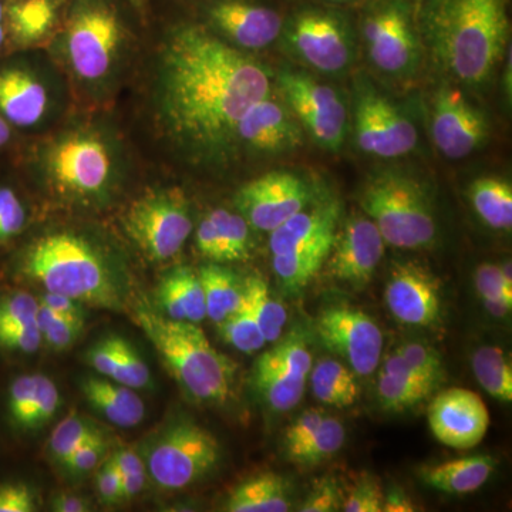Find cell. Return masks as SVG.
Instances as JSON below:
<instances>
[{
	"mask_svg": "<svg viewBox=\"0 0 512 512\" xmlns=\"http://www.w3.org/2000/svg\"><path fill=\"white\" fill-rule=\"evenodd\" d=\"M271 89L262 64L200 26L174 30L161 52V119L178 143L198 153L220 151L235 140L239 120Z\"/></svg>",
	"mask_w": 512,
	"mask_h": 512,
	"instance_id": "cell-1",
	"label": "cell"
},
{
	"mask_svg": "<svg viewBox=\"0 0 512 512\" xmlns=\"http://www.w3.org/2000/svg\"><path fill=\"white\" fill-rule=\"evenodd\" d=\"M507 0H433L426 37L437 64L464 86L484 87L507 53Z\"/></svg>",
	"mask_w": 512,
	"mask_h": 512,
	"instance_id": "cell-2",
	"label": "cell"
},
{
	"mask_svg": "<svg viewBox=\"0 0 512 512\" xmlns=\"http://www.w3.org/2000/svg\"><path fill=\"white\" fill-rule=\"evenodd\" d=\"M137 323L185 392L200 402H227L235 365L211 345L197 323L148 311L137 313Z\"/></svg>",
	"mask_w": 512,
	"mask_h": 512,
	"instance_id": "cell-3",
	"label": "cell"
},
{
	"mask_svg": "<svg viewBox=\"0 0 512 512\" xmlns=\"http://www.w3.org/2000/svg\"><path fill=\"white\" fill-rule=\"evenodd\" d=\"M26 271L47 292L101 308H119V292L96 249L69 232L46 235L30 248Z\"/></svg>",
	"mask_w": 512,
	"mask_h": 512,
	"instance_id": "cell-4",
	"label": "cell"
},
{
	"mask_svg": "<svg viewBox=\"0 0 512 512\" xmlns=\"http://www.w3.org/2000/svg\"><path fill=\"white\" fill-rule=\"evenodd\" d=\"M360 205L386 244L423 249L434 244L437 221L429 192L412 175L383 170L372 175L360 192Z\"/></svg>",
	"mask_w": 512,
	"mask_h": 512,
	"instance_id": "cell-5",
	"label": "cell"
},
{
	"mask_svg": "<svg viewBox=\"0 0 512 512\" xmlns=\"http://www.w3.org/2000/svg\"><path fill=\"white\" fill-rule=\"evenodd\" d=\"M339 221L336 201L305 208L269 232L275 275L288 291L305 288L325 265Z\"/></svg>",
	"mask_w": 512,
	"mask_h": 512,
	"instance_id": "cell-6",
	"label": "cell"
},
{
	"mask_svg": "<svg viewBox=\"0 0 512 512\" xmlns=\"http://www.w3.org/2000/svg\"><path fill=\"white\" fill-rule=\"evenodd\" d=\"M218 440L200 424L175 421L148 447L146 468L164 490H183L198 483L220 463Z\"/></svg>",
	"mask_w": 512,
	"mask_h": 512,
	"instance_id": "cell-7",
	"label": "cell"
},
{
	"mask_svg": "<svg viewBox=\"0 0 512 512\" xmlns=\"http://www.w3.org/2000/svg\"><path fill=\"white\" fill-rule=\"evenodd\" d=\"M128 237L151 261L174 258L190 237L192 221L184 194L178 190L151 192L128 208Z\"/></svg>",
	"mask_w": 512,
	"mask_h": 512,
	"instance_id": "cell-8",
	"label": "cell"
},
{
	"mask_svg": "<svg viewBox=\"0 0 512 512\" xmlns=\"http://www.w3.org/2000/svg\"><path fill=\"white\" fill-rule=\"evenodd\" d=\"M279 86L296 120L323 150L338 153L348 131V109L340 94L309 74L285 70Z\"/></svg>",
	"mask_w": 512,
	"mask_h": 512,
	"instance_id": "cell-9",
	"label": "cell"
},
{
	"mask_svg": "<svg viewBox=\"0 0 512 512\" xmlns=\"http://www.w3.org/2000/svg\"><path fill=\"white\" fill-rule=\"evenodd\" d=\"M355 140L369 156L397 158L412 153L419 141L412 120L370 84L357 90Z\"/></svg>",
	"mask_w": 512,
	"mask_h": 512,
	"instance_id": "cell-10",
	"label": "cell"
},
{
	"mask_svg": "<svg viewBox=\"0 0 512 512\" xmlns=\"http://www.w3.org/2000/svg\"><path fill=\"white\" fill-rule=\"evenodd\" d=\"M316 333L322 345L349 363L357 376H369L382 359L384 336L376 320L360 309L332 306L320 313Z\"/></svg>",
	"mask_w": 512,
	"mask_h": 512,
	"instance_id": "cell-11",
	"label": "cell"
},
{
	"mask_svg": "<svg viewBox=\"0 0 512 512\" xmlns=\"http://www.w3.org/2000/svg\"><path fill=\"white\" fill-rule=\"evenodd\" d=\"M308 183L291 171H271L245 184L235 197V205L249 225L272 232L293 215L311 205Z\"/></svg>",
	"mask_w": 512,
	"mask_h": 512,
	"instance_id": "cell-12",
	"label": "cell"
},
{
	"mask_svg": "<svg viewBox=\"0 0 512 512\" xmlns=\"http://www.w3.org/2000/svg\"><path fill=\"white\" fill-rule=\"evenodd\" d=\"M289 49L303 63L326 74H340L352 66L355 45L343 20L325 12H303L288 29Z\"/></svg>",
	"mask_w": 512,
	"mask_h": 512,
	"instance_id": "cell-13",
	"label": "cell"
},
{
	"mask_svg": "<svg viewBox=\"0 0 512 512\" xmlns=\"http://www.w3.org/2000/svg\"><path fill=\"white\" fill-rule=\"evenodd\" d=\"M363 42L370 62L379 72L407 77L419 67V37L409 13L400 6H387L367 16L363 22Z\"/></svg>",
	"mask_w": 512,
	"mask_h": 512,
	"instance_id": "cell-14",
	"label": "cell"
},
{
	"mask_svg": "<svg viewBox=\"0 0 512 512\" xmlns=\"http://www.w3.org/2000/svg\"><path fill=\"white\" fill-rule=\"evenodd\" d=\"M312 367L302 336H289L256 360V389L276 412H289L301 402Z\"/></svg>",
	"mask_w": 512,
	"mask_h": 512,
	"instance_id": "cell-15",
	"label": "cell"
},
{
	"mask_svg": "<svg viewBox=\"0 0 512 512\" xmlns=\"http://www.w3.org/2000/svg\"><path fill=\"white\" fill-rule=\"evenodd\" d=\"M120 39V22L113 10L104 5L84 6L67 32V52L74 72L86 80L106 76Z\"/></svg>",
	"mask_w": 512,
	"mask_h": 512,
	"instance_id": "cell-16",
	"label": "cell"
},
{
	"mask_svg": "<svg viewBox=\"0 0 512 512\" xmlns=\"http://www.w3.org/2000/svg\"><path fill=\"white\" fill-rule=\"evenodd\" d=\"M490 134L487 117L456 86L441 87L433 100L431 137L444 157L461 160L476 153Z\"/></svg>",
	"mask_w": 512,
	"mask_h": 512,
	"instance_id": "cell-17",
	"label": "cell"
},
{
	"mask_svg": "<svg viewBox=\"0 0 512 512\" xmlns=\"http://www.w3.org/2000/svg\"><path fill=\"white\" fill-rule=\"evenodd\" d=\"M386 242L367 215H352L336 229L328 255V272L336 281L362 288L372 281Z\"/></svg>",
	"mask_w": 512,
	"mask_h": 512,
	"instance_id": "cell-18",
	"label": "cell"
},
{
	"mask_svg": "<svg viewBox=\"0 0 512 512\" xmlns=\"http://www.w3.org/2000/svg\"><path fill=\"white\" fill-rule=\"evenodd\" d=\"M427 420L431 433L441 444L468 450L484 440L490 427V412L480 394L453 387L434 397Z\"/></svg>",
	"mask_w": 512,
	"mask_h": 512,
	"instance_id": "cell-19",
	"label": "cell"
},
{
	"mask_svg": "<svg viewBox=\"0 0 512 512\" xmlns=\"http://www.w3.org/2000/svg\"><path fill=\"white\" fill-rule=\"evenodd\" d=\"M387 308L397 322L426 328L441 311L440 281L419 262L394 264L384 292Z\"/></svg>",
	"mask_w": 512,
	"mask_h": 512,
	"instance_id": "cell-20",
	"label": "cell"
},
{
	"mask_svg": "<svg viewBox=\"0 0 512 512\" xmlns=\"http://www.w3.org/2000/svg\"><path fill=\"white\" fill-rule=\"evenodd\" d=\"M109 151L93 137L73 136L50 153V171L57 184L77 194L101 190L110 177Z\"/></svg>",
	"mask_w": 512,
	"mask_h": 512,
	"instance_id": "cell-21",
	"label": "cell"
},
{
	"mask_svg": "<svg viewBox=\"0 0 512 512\" xmlns=\"http://www.w3.org/2000/svg\"><path fill=\"white\" fill-rule=\"evenodd\" d=\"M235 140L258 153H292L303 144L299 121L285 109L284 104L265 97L254 104L239 120Z\"/></svg>",
	"mask_w": 512,
	"mask_h": 512,
	"instance_id": "cell-22",
	"label": "cell"
},
{
	"mask_svg": "<svg viewBox=\"0 0 512 512\" xmlns=\"http://www.w3.org/2000/svg\"><path fill=\"white\" fill-rule=\"evenodd\" d=\"M212 23L235 45L249 50L268 47L281 35L284 22L274 9L244 0H221L210 9Z\"/></svg>",
	"mask_w": 512,
	"mask_h": 512,
	"instance_id": "cell-23",
	"label": "cell"
},
{
	"mask_svg": "<svg viewBox=\"0 0 512 512\" xmlns=\"http://www.w3.org/2000/svg\"><path fill=\"white\" fill-rule=\"evenodd\" d=\"M249 245V224L241 214L220 208L207 215L198 227V251L211 261H241L249 255Z\"/></svg>",
	"mask_w": 512,
	"mask_h": 512,
	"instance_id": "cell-24",
	"label": "cell"
},
{
	"mask_svg": "<svg viewBox=\"0 0 512 512\" xmlns=\"http://www.w3.org/2000/svg\"><path fill=\"white\" fill-rule=\"evenodd\" d=\"M47 94L35 77L22 70L0 73V113L16 126H32L42 119Z\"/></svg>",
	"mask_w": 512,
	"mask_h": 512,
	"instance_id": "cell-25",
	"label": "cell"
},
{
	"mask_svg": "<svg viewBox=\"0 0 512 512\" xmlns=\"http://www.w3.org/2000/svg\"><path fill=\"white\" fill-rule=\"evenodd\" d=\"M494 468L493 457L470 456L423 467L420 477L424 484L440 493L464 495L483 487L493 474Z\"/></svg>",
	"mask_w": 512,
	"mask_h": 512,
	"instance_id": "cell-26",
	"label": "cell"
},
{
	"mask_svg": "<svg viewBox=\"0 0 512 512\" xmlns=\"http://www.w3.org/2000/svg\"><path fill=\"white\" fill-rule=\"evenodd\" d=\"M291 484L275 473L259 474L229 494L228 512H286L291 510Z\"/></svg>",
	"mask_w": 512,
	"mask_h": 512,
	"instance_id": "cell-27",
	"label": "cell"
},
{
	"mask_svg": "<svg viewBox=\"0 0 512 512\" xmlns=\"http://www.w3.org/2000/svg\"><path fill=\"white\" fill-rule=\"evenodd\" d=\"M158 298L168 318L192 323L207 318L201 281L191 269L180 268L165 276L158 288Z\"/></svg>",
	"mask_w": 512,
	"mask_h": 512,
	"instance_id": "cell-28",
	"label": "cell"
},
{
	"mask_svg": "<svg viewBox=\"0 0 512 512\" xmlns=\"http://www.w3.org/2000/svg\"><path fill=\"white\" fill-rule=\"evenodd\" d=\"M204 291L207 316L215 323H221L244 303L245 288L237 275L220 265H205L198 272Z\"/></svg>",
	"mask_w": 512,
	"mask_h": 512,
	"instance_id": "cell-29",
	"label": "cell"
},
{
	"mask_svg": "<svg viewBox=\"0 0 512 512\" xmlns=\"http://www.w3.org/2000/svg\"><path fill=\"white\" fill-rule=\"evenodd\" d=\"M313 396L320 403L336 409L353 406L359 397L360 389L356 373L348 366L333 359L320 360L309 373Z\"/></svg>",
	"mask_w": 512,
	"mask_h": 512,
	"instance_id": "cell-30",
	"label": "cell"
},
{
	"mask_svg": "<svg viewBox=\"0 0 512 512\" xmlns=\"http://www.w3.org/2000/svg\"><path fill=\"white\" fill-rule=\"evenodd\" d=\"M468 197L481 221L498 231L512 228V188L501 178L481 177L468 188Z\"/></svg>",
	"mask_w": 512,
	"mask_h": 512,
	"instance_id": "cell-31",
	"label": "cell"
},
{
	"mask_svg": "<svg viewBox=\"0 0 512 512\" xmlns=\"http://www.w3.org/2000/svg\"><path fill=\"white\" fill-rule=\"evenodd\" d=\"M245 302L254 316L266 343L281 339L288 313L281 302L276 301L261 276H249L244 282Z\"/></svg>",
	"mask_w": 512,
	"mask_h": 512,
	"instance_id": "cell-32",
	"label": "cell"
},
{
	"mask_svg": "<svg viewBox=\"0 0 512 512\" xmlns=\"http://www.w3.org/2000/svg\"><path fill=\"white\" fill-rule=\"evenodd\" d=\"M474 376L481 387L503 403L512 402V367L503 349L481 346L471 359Z\"/></svg>",
	"mask_w": 512,
	"mask_h": 512,
	"instance_id": "cell-33",
	"label": "cell"
},
{
	"mask_svg": "<svg viewBox=\"0 0 512 512\" xmlns=\"http://www.w3.org/2000/svg\"><path fill=\"white\" fill-rule=\"evenodd\" d=\"M10 28L22 42H33L46 35L55 20L52 0H16L6 8Z\"/></svg>",
	"mask_w": 512,
	"mask_h": 512,
	"instance_id": "cell-34",
	"label": "cell"
},
{
	"mask_svg": "<svg viewBox=\"0 0 512 512\" xmlns=\"http://www.w3.org/2000/svg\"><path fill=\"white\" fill-rule=\"evenodd\" d=\"M345 440L346 431L343 424L338 419L325 416L315 433L301 446L286 451V456L292 463L313 466L335 456L345 444Z\"/></svg>",
	"mask_w": 512,
	"mask_h": 512,
	"instance_id": "cell-35",
	"label": "cell"
},
{
	"mask_svg": "<svg viewBox=\"0 0 512 512\" xmlns=\"http://www.w3.org/2000/svg\"><path fill=\"white\" fill-rule=\"evenodd\" d=\"M430 383L414 382L406 377L380 370L377 377V394L389 410H406L416 406L434 392Z\"/></svg>",
	"mask_w": 512,
	"mask_h": 512,
	"instance_id": "cell-36",
	"label": "cell"
},
{
	"mask_svg": "<svg viewBox=\"0 0 512 512\" xmlns=\"http://www.w3.org/2000/svg\"><path fill=\"white\" fill-rule=\"evenodd\" d=\"M478 295L487 311L504 318L512 309V279L501 271L500 265L481 264L476 272Z\"/></svg>",
	"mask_w": 512,
	"mask_h": 512,
	"instance_id": "cell-37",
	"label": "cell"
},
{
	"mask_svg": "<svg viewBox=\"0 0 512 512\" xmlns=\"http://www.w3.org/2000/svg\"><path fill=\"white\" fill-rule=\"evenodd\" d=\"M218 325L221 326L224 339L239 352L251 355V353L258 352L266 345L264 335H262L251 311H249L245 298L241 308L229 315L227 319L222 320Z\"/></svg>",
	"mask_w": 512,
	"mask_h": 512,
	"instance_id": "cell-38",
	"label": "cell"
},
{
	"mask_svg": "<svg viewBox=\"0 0 512 512\" xmlns=\"http://www.w3.org/2000/svg\"><path fill=\"white\" fill-rule=\"evenodd\" d=\"M99 434L100 431L89 421L82 419L77 413H70L53 431L50 437V453L62 464L77 447Z\"/></svg>",
	"mask_w": 512,
	"mask_h": 512,
	"instance_id": "cell-39",
	"label": "cell"
},
{
	"mask_svg": "<svg viewBox=\"0 0 512 512\" xmlns=\"http://www.w3.org/2000/svg\"><path fill=\"white\" fill-rule=\"evenodd\" d=\"M111 380L131 389H143L150 383V372L146 363L136 349L121 338L117 339L116 370Z\"/></svg>",
	"mask_w": 512,
	"mask_h": 512,
	"instance_id": "cell-40",
	"label": "cell"
},
{
	"mask_svg": "<svg viewBox=\"0 0 512 512\" xmlns=\"http://www.w3.org/2000/svg\"><path fill=\"white\" fill-rule=\"evenodd\" d=\"M83 383L107 397L111 403L116 404L121 412L128 414L137 424H140L146 416L143 400L131 387L114 382V380L107 382L106 379H100V377H89Z\"/></svg>",
	"mask_w": 512,
	"mask_h": 512,
	"instance_id": "cell-41",
	"label": "cell"
},
{
	"mask_svg": "<svg viewBox=\"0 0 512 512\" xmlns=\"http://www.w3.org/2000/svg\"><path fill=\"white\" fill-rule=\"evenodd\" d=\"M404 362L413 367L417 373L424 379L429 380L431 384L437 387V384L444 379V367L439 353L431 346L424 343L413 342L400 346L397 350Z\"/></svg>",
	"mask_w": 512,
	"mask_h": 512,
	"instance_id": "cell-42",
	"label": "cell"
},
{
	"mask_svg": "<svg viewBox=\"0 0 512 512\" xmlns=\"http://www.w3.org/2000/svg\"><path fill=\"white\" fill-rule=\"evenodd\" d=\"M384 493L382 484L373 476L357 481L340 510L346 512H382Z\"/></svg>",
	"mask_w": 512,
	"mask_h": 512,
	"instance_id": "cell-43",
	"label": "cell"
},
{
	"mask_svg": "<svg viewBox=\"0 0 512 512\" xmlns=\"http://www.w3.org/2000/svg\"><path fill=\"white\" fill-rule=\"evenodd\" d=\"M40 303L28 293H16L0 301V330L16 328L36 320Z\"/></svg>",
	"mask_w": 512,
	"mask_h": 512,
	"instance_id": "cell-44",
	"label": "cell"
},
{
	"mask_svg": "<svg viewBox=\"0 0 512 512\" xmlns=\"http://www.w3.org/2000/svg\"><path fill=\"white\" fill-rule=\"evenodd\" d=\"M36 394V375L20 376L10 386L9 410L10 416L23 429H28L30 413Z\"/></svg>",
	"mask_w": 512,
	"mask_h": 512,
	"instance_id": "cell-45",
	"label": "cell"
},
{
	"mask_svg": "<svg viewBox=\"0 0 512 512\" xmlns=\"http://www.w3.org/2000/svg\"><path fill=\"white\" fill-rule=\"evenodd\" d=\"M59 407V390L49 377L36 375V394L30 413L28 429L43 426L53 416Z\"/></svg>",
	"mask_w": 512,
	"mask_h": 512,
	"instance_id": "cell-46",
	"label": "cell"
},
{
	"mask_svg": "<svg viewBox=\"0 0 512 512\" xmlns=\"http://www.w3.org/2000/svg\"><path fill=\"white\" fill-rule=\"evenodd\" d=\"M106 441L103 436L93 437L70 454L63 461L62 466L72 474H87L99 467L104 454H106Z\"/></svg>",
	"mask_w": 512,
	"mask_h": 512,
	"instance_id": "cell-47",
	"label": "cell"
},
{
	"mask_svg": "<svg viewBox=\"0 0 512 512\" xmlns=\"http://www.w3.org/2000/svg\"><path fill=\"white\" fill-rule=\"evenodd\" d=\"M342 494L338 483L332 478H322L312 488L299 511L302 512H333L342 507Z\"/></svg>",
	"mask_w": 512,
	"mask_h": 512,
	"instance_id": "cell-48",
	"label": "cell"
},
{
	"mask_svg": "<svg viewBox=\"0 0 512 512\" xmlns=\"http://www.w3.org/2000/svg\"><path fill=\"white\" fill-rule=\"evenodd\" d=\"M25 221V208L15 192L9 188H0V239L19 234Z\"/></svg>",
	"mask_w": 512,
	"mask_h": 512,
	"instance_id": "cell-49",
	"label": "cell"
},
{
	"mask_svg": "<svg viewBox=\"0 0 512 512\" xmlns=\"http://www.w3.org/2000/svg\"><path fill=\"white\" fill-rule=\"evenodd\" d=\"M42 342V332H40L36 320L16 326V328L0 330V346L5 349L33 353L39 350Z\"/></svg>",
	"mask_w": 512,
	"mask_h": 512,
	"instance_id": "cell-50",
	"label": "cell"
},
{
	"mask_svg": "<svg viewBox=\"0 0 512 512\" xmlns=\"http://www.w3.org/2000/svg\"><path fill=\"white\" fill-rule=\"evenodd\" d=\"M323 419H325V413L320 409H309L303 412L286 430L285 451L305 443L315 433Z\"/></svg>",
	"mask_w": 512,
	"mask_h": 512,
	"instance_id": "cell-51",
	"label": "cell"
},
{
	"mask_svg": "<svg viewBox=\"0 0 512 512\" xmlns=\"http://www.w3.org/2000/svg\"><path fill=\"white\" fill-rule=\"evenodd\" d=\"M83 328V319L62 318L43 330V340L56 350H64L72 346L79 338L80 330Z\"/></svg>",
	"mask_w": 512,
	"mask_h": 512,
	"instance_id": "cell-52",
	"label": "cell"
},
{
	"mask_svg": "<svg viewBox=\"0 0 512 512\" xmlns=\"http://www.w3.org/2000/svg\"><path fill=\"white\" fill-rule=\"evenodd\" d=\"M97 493L101 503L106 505L117 504L123 500L121 497V476L117 471L113 458H107L97 471Z\"/></svg>",
	"mask_w": 512,
	"mask_h": 512,
	"instance_id": "cell-53",
	"label": "cell"
},
{
	"mask_svg": "<svg viewBox=\"0 0 512 512\" xmlns=\"http://www.w3.org/2000/svg\"><path fill=\"white\" fill-rule=\"evenodd\" d=\"M35 510L33 495L26 485L6 484L0 487V512H32Z\"/></svg>",
	"mask_w": 512,
	"mask_h": 512,
	"instance_id": "cell-54",
	"label": "cell"
},
{
	"mask_svg": "<svg viewBox=\"0 0 512 512\" xmlns=\"http://www.w3.org/2000/svg\"><path fill=\"white\" fill-rule=\"evenodd\" d=\"M117 336L101 340L89 353L90 365L104 377H113L117 363Z\"/></svg>",
	"mask_w": 512,
	"mask_h": 512,
	"instance_id": "cell-55",
	"label": "cell"
},
{
	"mask_svg": "<svg viewBox=\"0 0 512 512\" xmlns=\"http://www.w3.org/2000/svg\"><path fill=\"white\" fill-rule=\"evenodd\" d=\"M111 458H113L121 478L146 474V464L138 457L136 451L130 450V448H120Z\"/></svg>",
	"mask_w": 512,
	"mask_h": 512,
	"instance_id": "cell-56",
	"label": "cell"
},
{
	"mask_svg": "<svg viewBox=\"0 0 512 512\" xmlns=\"http://www.w3.org/2000/svg\"><path fill=\"white\" fill-rule=\"evenodd\" d=\"M40 303L60 313V315L67 316V318L83 319V311L80 308L79 301L69 298V296L46 292Z\"/></svg>",
	"mask_w": 512,
	"mask_h": 512,
	"instance_id": "cell-57",
	"label": "cell"
},
{
	"mask_svg": "<svg viewBox=\"0 0 512 512\" xmlns=\"http://www.w3.org/2000/svg\"><path fill=\"white\" fill-rule=\"evenodd\" d=\"M416 507L410 500L409 495L399 488H392L389 493L384 494L382 512H413Z\"/></svg>",
	"mask_w": 512,
	"mask_h": 512,
	"instance_id": "cell-58",
	"label": "cell"
},
{
	"mask_svg": "<svg viewBox=\"0 0 512 512\" xmlns=\"http://www.w3.org/2000/svg\"><path fill=\"white\" fill-rule=\"evenodd\" d=\"M84 498L72 493H60L53 498V510L57 512H84L90 510Z\"/></svg>",
	"mask_w": 512,
	"mask_h": 512,
	"instance_id": "cell-59",
	"label": "cell"
},
{
	"mask_svg": "<svg viewBox=\"0 0 512 512\" xmlns=\"http://www.w3.org/2000/svg\"><path fill=\"white\" fill-rule=\"evenodd\" d=\"M10 138V128L8 121L0 117V147L5 146Z\"/></svg>",
	"mask_w": 512,
	"mask_h": 512,
	"instance_id": "cell-60",
	"label": "cell"
},
{
	"mask_svg": "<svg viewBox=\"0 0 512 512\" xmlns=\"http://www.w3.org/2000/svg\"><path fill=\"white\" fill-rule=\"evenodd\" d=\"M6 18V6L3 3V0H0V23H3V20Z\"/></svg>",
	"mask_w": 512,
	"mask_h": 512,
	"instance_id": "cell-61",
	"label": "cell"
},
{
	"mask_svg": "<svg viewBox=\"0 0 512 512\" xmlns=\"http://www.w3.org/2000/svg\"><path fill=\"white\" fill-rule=\"evenodd\" d=\"M5 42V28H3V23H0V46Z\"/></svg>",
	"mask_w": 512,
	"mask_h": 512,
	"instance_id": "cell-62",
	"label": "cell"
},
{
	"mask_svg": "<svg viewBox=\"0 0 512 512\" xmlns=\"http://www.w3.org/2000/svg\"><path fill=\"white\" fill-rule=\"evenodd\" d=\"M131 2L136 3V5H140L141 0H131Z\"/></svg>",
	"mask_w": 512,
	"mask_h": 512,
	"instance_id": "cell-63",
	"label": "cell"
},
{
	"mask_svg": "<svg viewBox=\"0 0 512 512\" xmlns=\"http://www.w3.org/2000/svg\"><path fill=\"white\" fill-rule=\"evenodd\" d=\"M332 2H345V0H332Z\"/></svg>",
	"mask_w": 512,
	"mask_h": 512,
	"instance_id": "cell-64",
	"label": "cell"
}]
</instances>
